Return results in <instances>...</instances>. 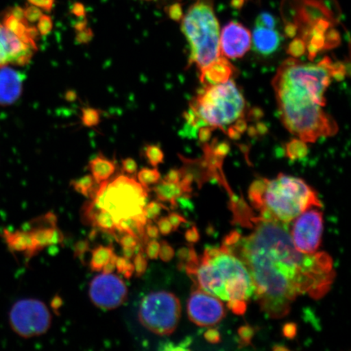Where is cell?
Segmentation results:
<instances>
[{"label":"cell","mask_w":351,"mask_h":351,"mask_svg":"<svg viewBox=\"0 0 351 351\" xmlns=\"http://www.w3.org/2000/svg\"><path fill=\"white\" fill-rule=\"evenodd\" d=\"M250 222L252 234L226 248L247 267L263 313L283 318L297 297L319 300L330 291L336 273L328 254L298 251L289 223L261 216L251 217Z\"/></svg>","instance_id":"obj_1"},{"label":"cell","mask_w":351,"mask_h":351,"mask_svg":"<svg viewBox=\"0 0 351 351\" xmlns=\"http://www.w3.org/2000/svg\"><path fill=\"white\" fill-rule=\"evenodd\" d=\"M332 65L328 57L315 64L292 57L280 64L274 78L280 120L285 128L305 143L330 137L339 130L337 122L324 110Z\"/></svg>","instance_id":"obj_2"},{"label":"cell","mask_w":351,"mask_h":351,"mask_svg":"<svg viewBox=\"0 0 351 351\" xmlns=\"http://www.w3.org/2000/svg\"><path fill=\"white\" fill-rule=\"evenodd\" d=\"M197 288L223 301L247 302L254 292L252 276L239 258L225 247L207 248L196 263L185 265Z\"/></svg>","instance_id":"obj_3"},{"label":"cell","mask_w":351,"mask_h":351,"mask_svg":"<svg viewBox=\"0 0 351 351\" xmlns=\"http://www.w3.org/2000/svg\"><path fill=\"white\" fill-rule=\"evenodd\" d=\"M248 193L261 217L287 223L307 209L322 207L317 193L304 180L282 173L273 180H256Z\"/></svg>","instance_id":"obj_4"},{"label":"cell","mask_w":351,"mask_h":351,"mask_svg":"<svg viewBox=\"0 0 351 351\" xmlns=\"http://www.w3.org/2000/svg\"><path fill=\"white\" fill-rule=\"evenodd\" d=\"M214 2L215 0H195L182 19V33L191 50L189 65L195 64L200 73L221 56V30Z\"/></svg>","instance_id":"obj_5"},{"label":"cell","mask_w":351,"mask_h":351,"mask_svg":"<svg viewBox=\"0 0 351 351\" xmlns=\"http://www.w3.org/2000/svg\"><path fill=\"white\" fill-rule=\"evenodd\" d=\"M190 109L195 114L197 129L208 126L226 130L243 118L245 101L232 80L216 85H204L192 100Z\"/></svg>","instance_id":"obj_6"},{"label":"cell","mask_w":351,"mask_h":351,"mask_svg":"<svg viewBox=\"0 0 351 351\" xmlns=\"http://www.w3.org/2000/svg\"><path fill=\"white\" fill-rule=\"evenodd\" d=\"M99 184L91 199L97 207L112 215L116 225L121 219H134L145 214L148 188L124 175L111 183L104 181Z\"/></svg>","instance_id":"obj_7"},{"label":"cell","mask_w":351,"mask_h":351,"mask_svg":"<svg viewBox=\"0 0 351 351\" xmlns=\"http://www.w3.org/2000/svg\"><path fill=\"white\" fill-rule=\"evenodd\" d=\"M180 301L172 293L160 291L145 297L140 304L138 319L142 326L157 335H172L181 318Z\"/></svg>","instance_id":"obj_8"},{"label":"cell","mask_w":351,"mask_h":351,"mask_svg":"<svg viewBox=\"0 0 351 351\" xmlns=\"http://www.w3.org/2000/svg\"><path fill=\"white\" fill-rule=\"evenodd\" d=\"M10 324L17 335L30 339L48 331L51 324V315L43 302L28 298L17 301L12 306Z\"/></svg>","instance_id":"obj_9"},{"label":"cell","mask_w":351,"mask_h":351,"mask_svg":"<svg viewBox=\"0 0 351 351\" xmlns=\"http://www.w3.org/2000/svg\"><path fill=\"white\" fill-rule=\"evenodd\" d=\"M319 208H311L293 219L291 236L293 245L302 253L317 252L322 241L323 213Z\"/></svg>","instance_id":"obj_10"},{"label":"cell","mask_w":351,"mask_h":351,"mask_svg":"<svg viewBox=\"0 0 351 351\" xmlns=\"http://www.w3.org/2000/svg\"><path fill=\"white\" fill-rule=\"evenodd\" d=\"M189 319L199 327L216 326L226 317V309L219 298L196 288L188 300Z\"/></svg>","instance_id":"obj_11"},{"label":"cell","mask_w":351,"mask_h":351,"mask_svg":"<svg viewBox=\"0 0 351 351\" xmlns=\"http://www.w3.org/2000/svg\"><path fill=\"white\" fill-rule=\"evenodd\" d=\"M89 295L96 306L112 310L124 304L128 296V289L119 276L104 273L92 280Z\"/></svg>","instance_id":"obj_12"},{"label":"cell","mask_w":351,"mask_h":351,"mask_svg":"<svg viewBox=\"0 0 351 351\" xmlns=\"http://www.w3.org/2000/svg\"><path fill=\"white\" fill-rule=\"evenodd\" d=\"M36 51V44L26 43L0 22V66L27 64Z\"/></svg>","instance_id":"obj_13"},{"label":"cell","mask_w":351,"mask_h":351,"mask_svg":"<svg viewBox=\"0 0 351 351\" xmlns=\"http://www.w3.org/2000/svg\"><path fill=\"white\" fill-rule=\"evenodd\" d=\"M251 47V32L239 22L230 21L222 29L219 36V51L226 58H241Z\"/></svg>","instance_id":"obj_14"},{"label":"cell","mask_w":351,"mask_h":351,"mask_svg":"<svg viewBox=\"0 0 351 351\" xmlns=\"http://www.w3.org/2000/svg\"><path fill=\"white\" fill-rule=\"evenodd\" d=\"M24 76L8 65L0 66V105L7 106L20 98Z\"/></svg>","instance_id":"obj_15"},{"label":"cell","mask_w":351,"mask_h":351,"mask_svg":"<svg viewBox=\"0 0 351 351\" xmlns=\"http://www.w3.org/2000/svg\"><path fill=\"white\" fill-rule=\"evenodd\" d=\"M282 35L278 30L256 25L252 36L253 49L258 54L269 56L279 49Z\"/></svg>","instance_id":"obj_16"},{"label":"cell","mask_w":351,"mask_h":351,"mask_svg":"<svg viewBox=\"0 0 351 351\" xmlns=\"http://www.w3.org/2000/svg\"><path fill=\"white\" fill-rule=\"evenodd\" d=\"M234 70L230 61L225 56H221L200 73V81L204 86L226 82L234 75Z\"/></svg>","instance_id":"obj_17"},{"label":"cell","mask_w":351,"mask_h":351,"mask_svg":"<svg viewBox=\"0 0 351 351\" xmlns=\"http://www.w3.org/2000/svg\"><path fill=\"white\" fill-rule=\"evenodd\" d=\"M157 185L153 188L155 191L158 200L160 202H169L173 207L176 206V202L184 194V189L181 184L173 183L165 181L157 182Z\"/></svg>","instance_id":"obj_18"},{"label":"cell","mask_w":351,"mask_h":351,"mask_svg":"<svg viewBox=\"0 0 351 351\" xmlns=\"http://www.w3.org/2000/svg\"><path fill=\"white\" fill-rule=\"evenodd\" d=\"M89 168L96 183H101L115 173L116 165L102 156H96L90 162Z\"/></svg>","instance_id":"obj_19"},{"label":"cell","mask_w":351,"mask_h":351,"mask_svg":"<svg viewBox=\"0 0 351 351\" xmlns=\"http://www.w3.org/2000/svg\"><path fill=\"white\" fill-rule=\"evenodd\" d=\"M114 251L111 247L99 245L92 251L90 269L94 271L103 270L104 267L113 256Z\"/></svg>","instance_id":"obj_20"},{"label":"cell","mask_w":351,"mask_h":351,"mask_svg":"<svg viewBox=\"0 0 351 351\" xmlns=\"http://www.w3.org/2000/svg\"><path fill=\"white\" fill-rule=\"evenodd\" d=\"M95 183L96 182L92 175H86L80 179L74 180L71 182V186L74 190L82 195L89 197L93 194Z\"/></svg>","instance_id":"obj_21"},{"label":"cell","mask_w":351,"mask_h":351,"mask_svg":"<svg viewBox=\"0 0 351 351\" xmlns=\"http://www.w3.org/2000/svg\"><path fill=\"white\" fill-rule=\"evenodd\" d=\"M306 143L301 139H293L287 145V155L291 160L300 159L305 157L307 154Z\"/></svg>","instance_id":"obj_22"},{"label":"cell","mask_w":351,"mask_h":351,"mask_svg":"<svg viewBox=\"0 0 351 351\" xmlns=\"http://www.w3.org/2000/svg\"><path fill=\"white\" fill-rule=\"evenodd\" d=\"M138 179L141 185L148 188L151 185L159 182L160 173L156 169H143L138 173Z\"/></svg>","instance_id":"obj_23"},{"label":"cell","mask_w":351,"mask_h":351,"mask_svg":"<svg viewBox=\"0 0 351 351\" xmlns=\"http://www.w3.org/2000/svg\"><path fill=\"white\" fill-rule=\"evenodd\" d=\"M144 152L149 163L153 167H157L163 163L165 158L164 152L157 145H147V146L145 147Z\"/></svg>","instance_id":"obj_24"},{"label":"cell","mask_w":351,"mask_h":351,"mask_svg":"<svg viewBox=\"0 0 351 351\" xmlns=\"http://www.w3.org/2000/svg\"><path fill=\"white\" fill-rule=\"evenodd\" d=\"M82 124L86 127H94L99 125L100 114L98 110L86 108L82 109Z\"/></svg>","instance_id":"obj_25"},{"label":"cell","mask_w":351,"mask_h":351,"mask_svg":"<svg viewBox=\"0 0 351 351\" xmlns=\"http://www.w3.org/2000/svg\"><path fill=\"white\" fill-rule=\"evenodd\" d=\"M306 51V44L304 39L301 38H296L293 39V41L289 43L287 52L291 55L293 58H300L304 56Z\"/></svg>","instance_id":"obj_26"},{"label":"cell","mask_w":351,"mask_h":351,"mask_svg":"<svg viewBox=\"0 0 351 351\" xmlns=\"http://www.w3.org/2000/svg\"><path fill=\"white\" fill-rule=\"evenodd\" d=\"M116 269L118 273L124 275L126 279H130L134 273V263L125 257H117Z\"/></svg>","instance_id":"obj_27"},{"label":"cell","mask_w":351,"mask_h":351,"mask_svg":"<svg viewBox=\"0 0 351 351\" xmlns=\"http://www.w3.org/2000/svg\"><path fill=\"white\" fill-rule=\"evenodd\" d=\"M37 29L38 33L46 36L49 34L53 29V21H52L51 17L48 15L43 14L38 21Z\"/></svg>","instance_id":"obj_28"},{"label":"cell","mask_w":351,"mask_h":351,"mask_svg":"<svg viewBox=\"0 0 351 351\" xmlns=\"http://www.w3.org/2000/svg\"><path fill=\"white\" fill-rule=\"evenodd\" d=\"M166 208L163 204L158 203V202H152V203L145 206V216L147 219H155L160 216L162 210Z\"/></svg>","instance_id":"obj_29"},{"label":"cell","mask_w":351,"mask_h":351,"mask_svg":"<svg viewBox=\"0 0 351 351\" xmlns=\"http://www.w3.org/2000/svg\"><path fill=\"white\" fill-rule=\"evenodd\" d=\"M238 333L241 343L248 346L252 345V340L254 336V333H256V330H254V328L252 326H243L239 328Z\"/></svg>","instance_id":"obj_30"},{"label":"cell","mask_w":351,"mask_h":351,"mask_svg":"<svg viewBox=\"0 0 351 351\" xmlns=\"http://www.w3.org/2000/svg\"><path fill=\"white\" fill-rule=\"evenodd\" d=\"M134 266L136 276H138V278L142 276L145 274V271H146L147 269V261L142 252H138L137 256L134 257Z\"/></svg>","instance_id":"obj_31"},{"label":"cell","mask_w":351,"mask_h":351,"mask_svg":"<svg viewBox=\"0 0 351 351\" xmlns=\"http://www.w3.org/2000/svg\"><path fill=\"white\" fill-rule=\"evenodd\" d=\"M256 25L265 26V27L275 29L276 20L275 17L269 12H262L257 17Z\"/></svg>","instance_id":"obj_32"},{"label":"cell","mask_w":351,"mask_h":351,"mask_svg":"<svg viewBox=\"0 0 351 351\" xmlns=\"http://www.w3.org/2000/svg\"><path fill=\"white\" fill-rule=\"evenodd\" d=\"M166 12L169 19L175 21H182L184 16L182 7L178 3L171 4V5L166 8Z\"/></svg>","instance_id":"obj_33"},{"label":"cell","mask_w":351,"mask_h":351,"mask_svg":"<svg viewBox=\"0 0 351 351\" xmlns=\"http://www.w3.org/2000/svg\"><path fill=\"white\" fill-rule=\"evenodd\" d=\"M174 254L175 252L173 248L171 247L167 241H162L159 252V257L161 258V261L164 262H169L173 260Z\"/></svg>","instance_id":"obj_34"},{"label":"cell","mask_w":351,"mask_h":351,"mask_svg":"<svg viewBox=\"0 0 351 351\" xmlns=\"http://www.w3.org/2000/svg\"><path fill=\"white\" fill-rule=\"evenodd\" d=\"M24 10L25 19L27 20L29 23H35V22H38L43 15V12L40 8L32 5V4H30V6L28 8H24Z\"/></svg>","instance_id":"obj_35"},{"label":"cell","mask_w":351,"mask_h":351,"mask_svg":"<svg viewBox=\"0 0 351 351\" xmlns=\"http://www.w3.org/2000/svg\"><path fill=\"white\" fill-rule=\"evenodd\" d=\"M228 307L237 315H244L247 311V302L243 300H230L227 302Z\"/></svg>","instance_id":"obj_36"},{"label":"cell","mask_w":351,"mask_h":351,"mask_svg":"<svg viewBox=\"0 0 351 351\" xmlns=\"http://www.w3.org/2000/svg\"><path fill=\"white\" fill-rule=\"evenodd\" d=\"M160 248V243L155 239H153L147 243L146 252L148 258L151 260H156L159 257V252Z\"/></svg>","instance_id":"obj_37"},{"label":"cell","mask_w":351,"mask_h":351,"mask_svg":"<svg viewBox=\"0 0 351 351\" xmlns=\"http://www.w3.org/2000/svg\"><path fill=\"white\" fill-rule=\"evenodd\" d=\"M210 152H212L215 156L223 158L228 155L230 152V145L227 143H221L217 144L216 146L209 147Z\"/></svg>","instance_id":"obj_38"},{"label":"cell","mask_w":351,"mask_h":351,"mask_svg":"<svg viewBox=\"0 0 351 351\" xmlns=\"http://www.w3.org/2000/svg\"><path fill=\"white\" fill-rule=\"evenodd\" d=\"M56 0H28L32 5L36 6L40 10L51 12L55 5Z\"/></svg>","instance_id":"obj_39"},{"label":"cell","mask_w":351,"mask_h":351,"mask_svg":"<svg viewBox=\"0 0 351 351\" xmlns=\"http://www.w3.org/2000/svg\"><path fill=\"white\" fill-rule=\"evenodd\" d=\"M120 239V243L123 248H136L138 245V239L130 234H124Z\"/></svg>","instance_id":"obj_40"},{"label":"cell","mask_w":351,"mask_h":351,"mask_svg":"<svg viewBox=\"0 0 351 351\" xmlns=\"http://www.w3.org/2000/svg\"><path fill=\"white\" fill-rule=\"evenodd\" d=\"M158 229L161 234L169 235L173 232V228L169 221L168 217H163L159 219L158 221Z\"/></svg>","instance_id":"obj_41"},{"label":"cell","mask_w":351,"mask_h":351,"mask_svg":"<svg viewBox=\"0 0 351 351\" xmlns=\"http://www.w3.org/2000/svg\"><path fill=\"white\" fill-rule=\"evenodd\" d=\"M298 326L295 323L285 324L282 328V333L284 337L288 339H293L297 335Z\"/></svg>","instance_id":"obj_42"},{"label":"cell","mask_w":351,"mask_h":351,"mask_svg":"<svg viewBox=\"0 0 351 351\" xmlns=\"http://www.w3.org/2000/svg\"><path fill=\"white\" fill-rule=\"evenodd\" d=\"M122 168L126 173L134 174L137 172L138 165L132 158H127V159L122 160Z\"/></svg>","instance_id":"obj_43"},{"label":"cell","mask_w":351,"mask_h":351,"mask_svg":"<svg viewBox=\"0 0 351 351\" xmlns=\"http://www.w3.org/2000/svg\"><path fill=\"white\" fill-rule=\"evenodd\" d=\"M90 245L87 241H80L75 245V247H74V254H75V256L80 258L81 261L83 260V256H84L85 253L89 250Z\"/></svg>","instance_id":"obj_44"},{"label":"cell","mask_w":351,"mask_h":351,"mask_svg":"<svg viewBox=\"0 0 351 351\" xmlns=\"http://www.w3.org/2000/svg\"><path fill=\"white\" fill-rule=\"evenodd\" d=\"M204 339L210 342V343L217 344L221 341V337L217 329L209 328L208 330L206 331L204 333Z\"/></svg>","instance_id":"obj_45"},{"label":"cell","mask_w":351,"mask_h":351,"mask_svg":"<svg viewBox=\"0 0 351 351\" xmlns=\"http://www.w3.org/2000/svg\"><path fill=\"white\" fill-rule=\"evenodd\" d=\"M92 38H93V32L90 28L86 27L77 32L76 39L79 43H87L91 40Z\"/></svg>","instance_id":"obj_46"},{"label":"cell","mask_w":351,"mask_h":351,"mask_svg":"<svg viewBox=\"0 0 351 351\" xmlns=\"http://www.w3.org/2000/svg\"><path fill=\"white\" fill-rule=\"evenodd\" d=\"M168 218L173 228V230H178L182 223L187 222L186 219L181 216V215L176 213H170Z\"/></svg>","instance_id":"obj_47"},{"label":"cell","mask_w":351,"mask_h":351,"mask_svg":"<svg viewBox=\"0 0 351 351\" xmlns=\"http://www.w3.org/2000/svg\"><path fill=\"white\" fill-rule=\"evenodd\" d=\"M182 178V173L181 169H172L165 176L164 180L169 182L179 183Z\"/></svg>","instance_id":"obj_48"},{"label":"cell","mask_w":351,"mask_h":351,"mask_svg":"<svg viewBox=\"0 0 351 351\" xmlns=\"http://www.w3.org/2000/svg\"><path fill=\"white\" fill-rule=\"evenodd\" d=\"M186 239L190 243H196L200 239L199 232L196 227H192L191 229L186 232Z\"/></svg>","instance_id":"obj_49"},{"label":"cell","mask_w":351,"mask_h":351,"mask_svg":"<svg viewBox=\"0 0 351 351\" xmlns=\"http://www.w3.org/2000/svg\"><path fill=\"white\" fill-rule=\"evenodd\" d=\"M71 12L79 19H84L86 15L85 6L82 3L76 2L73 4Z\"/></svg>","instance_id":"obj_50"},{"label":"cell","mask_w":351,"mask_h":351,"mask_svg":"<svg viewBox=\"0 0 351 351\" xmlns=\"http://www.w3.org/2000/svg\"><path fill=\"white\" fill-rule=\"evenodd\" d=\"M212 127L204 126L202 127L199 131V138L200 141L204 143H207L208 140L212 137Z\"/></svg>","instance_id":"obj_51"},{"label":"cell","mask_w":351,"mask_h":351,"mask_svg":"<svg viewBox=\"0 0 351 351\" xmlns=\"http://www.w3.org/2000/svg\"><path fill=\"white\" fill-rule=\"evenodd\" d=\"M117 256L115 254H113V256L110 261L105 265L104 267V274H113V271L116 269V261Z\"/></svg>","instance_id":"obj_52"},{"label":"cell","mask_w":351,"mask_h":351,"mask_svg":"<svg viewBox=\"0 0 351 351\" xmlns=\"http://www.w3.org/2000/svg\"><path fill=\"white\" fill-rule=\"evenodd\" d=\"M285 33L288 38H295L298 34V29L291 22H287L285 26Z\"/></svg>","instance_id":"obj_53"},{"label":"cell","mask_w":351,"mask_h":351,"mask_svg":"<svg viewBox=\"0 0 351 351\" xmlns=\"http://www.w3.org/2000/svg\"><path fill=\"white\" fill-rule=\"evenodd\" d=\"M146 234L148 237V238L156 239L157 238H159L160 231L159 229H158V227L150 225L148 226L147 228Z\"/></svg>","instance_id":"obj_54"},{"label":"cell","mask_w":351,"mask_h":351,"mask_svg":"<svg viewBox=\"0 0 351 351\" xmlns=\"http://www.w3.org/2000/svg\"><path fill=\"white\" fill-rule=\"evenodd\" d=\"M63 305V300L59 295H56L53 298L51 302V306L52 309L54 310L56 314H58L59 310L61 308V306Z\"/></svg>","instance_id":"obj_55"},{"label":"cell","mask_w":351,"mask_h":351,"mask_svg":"<svg viewBox=\"0 0 351 351\" xmlns=\"http://www.w3.org/2000/svg\"><path fill=\"white\" fill-rule=\"evenodd\" d=\"M136 252V248H123V252H124V256L128 260H131L134 257Z\"/></svg>","instance_id":"obj_56"},{"label":"cell","mask_w":351,"mask_h":351,"mask_svg":"<svg viewBox=\"0 0 351 351\" xmlns=\"http://www.w3.org/2000/svg\"><path fill=\"white\" fill-rule=\"evenodd\" d=\"M87 27V21L85 19H82L80 21H78L77 23L74 26L76 32H81V30L84 29Z\"/></svg>","instance_id":"obj_57"},{"label":"cell","mask_w":351,"mask_h":351,"mask_svg":"<svg viewBox=\"0 0 351 351\" xmlns=\"http://www.w3.org/2000/svg\"><path fill=\"white\" fill-rule=\"evenodd\" d=\"M274 350L275 351H284V350H289V348H285V346H275L274 348H273Z\"/></svg>","instance_id":"obj_58"},{"label":"cell","mask_w":351,"mask_h":351,"mask_svg":"<svg viewBox=\"0 0 351 351\" xmlns=\"http://www.w3.org/2000/svg\"><path fill=\"white\" fill-rule=\"evenodd\" d=\"M147 1H150V0H147Z\"/></svg>","instance_id":"obj_59"}]
</instances>
